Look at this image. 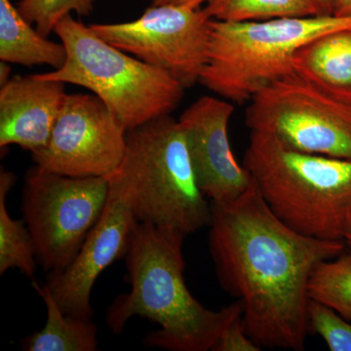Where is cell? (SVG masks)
Listing matches in <instances>:
<instances>
[{
  "instance_id": "obj_1",
  "label": "cell",
  "mask_w": 351,
  "mask_h": 351,
  "mask_svg": "<svg viewBox=\"0 0 351 351\" xmlns=\"http://www.w3.org/2000/svg\"><path fill=\"white\" fill-rule=\"evenodd\" d=\"M211 209L210 253L221 287L243 304L249 336L262 348L304 350L309 279L320 263L345 253V241L295 232L255 182L237 199L211 202Z\"/></svg>"
},
{
  "instance_id": "obj_2",
  "label": "cell",
  "mask_w": 351,
  "mask_h": 351,
  "mask_svg": "<svg viewBox=\"0 0 351 351\" xmlns=\"http://www.w3.org/2000/svg\"><path fill=\"white\" fill-rule=\"evenodd\" d=\"M171 228L137 221L125 255L131 289L108 307L106 322L121 334L134 316L159 325L144 343L169 351H210L230 323L243 314L241 301L214 311L200 304L184 280L182 245Z\"/></svg>"
},
{
  "instance_id": "obj_3",
  "label": "cell",
  "mask_w": 351,
  "mask_h": 351,
  "mask_svg": "<svg viewBox=\"0 0 351 351\" xmlns=\"http://www.w3.org/2000/svg\"><path fill=\"white\" fill-rule=\"evenodd\" d=\"M243 165L271 211L295 232L345 241L351 230V160L290 149L251 131Z\"/></svg>"
},
{
  "instance_id": "obj_4",
  "label": "cell",
  "mask_w": 351,
  "mask_h": 351,
  "mask_svg": "<svg viewBox=\"0 0 351 351\" xmlns=\"http://www.w3.org/2000/svg\"><path fill=\"white\" fill-rule=\"evenodd\" d=\"M125 156L114 176L140 223L191 234L211 223L178 119L164 115L127 132Z\"/></svg>"
},
{
  "instance_id": "obj_5",
  "label": "cell",
  "mask_w": 351,
  "mask_h": 351,
  "mask_svg": "<svg viewBox=\"0 0 351 351\" xmlns=\"http://www.w3.org/2000/svg\"><path fill=\"white\" fill-rule=\"evenodd\" d=\"M54 32L66 60L39 77L90 90L127 131L170 115L181 104L186 88L172 75L108 43L73 15L60 21Z\"/></svg>"
},
{
  "instance_id": "obj_6",
  "label": "cell",
  "mask_w": 351,
  "mask_h": 351,
  "mask_svg": "<svg viewBox=\"0 0 351 351\" xmlns=\"http://www.w3.org/2000/svg\"><path fill=\"white\" fill-rule=\"evenodd\" d=\"M351 27V17L318 15L248 22L211 21L209 60L199 83L233 103L295 73L294 56L311 39Z\"/></svg>"
},
{
  "instance_id": "obj_7",
  "label": "cell",
  "mask_w": 351,
  "mask_h": 351,
  "mask_svg": "<svg viewBox=\"0 0 351 351\" xmlns=\"http://www.w3.org/2000/svg\"><path fill=\"white\" fill-rule=\"evenodd\" d=\"M110 195V178H73L34 165L25 177L22 213L38 262L60 272L77 255Z\"/></svg>"
},
{
  "instance_id": "obj_8",
  "label": "cell",
  "mask_w": 351,
  "mask_h": 351,
  "mask_svg": "<svg viewBox=\"0 0 351 351\" xmlns=\"http://www.w3.org/2000/svg\"><path fill=\"white\" fill-rule=\"evenodd\" d=\"M251 131L270 134L290 149L351 160V105L298 73L263 88L249 101Z\"/></svg>"
},
{
  "instance_id": "obj_9",
  "label": "cell",
  "mask_w": 351,
  "mask_h": 351,
  "mask_svg": "<svg viewBox=\"0 0 351 351\" xmlns=\"http://www.w3.org/2000/svg\"><path fill=\"white\" fill-rule=\"evenodd\" d=\"M211 18L203 8L152 5L138 19L90 25L100 38L145 63L163 69L189 89L209 60Z\"/></svg>"
},
{
  "instance_id": "obj_10",
  "label": "cell",
  "mask_w": 351,
  "mask_h": 351,
  "mask_svg": "<svg viewBox=\"0 0 351 351\" xmlns=\"http://www.w3.org/2000/svg\"><path fill=\"white\" fill-rule=\"evenodd\" d=\"M127 132L96 95L68 94L47 145L32 160L69 177L110 178L125 156Z\"/></svg>"
},
{
  "instance_id": "obj_11",
  "label": "cell",
  "mask_w": 351,
  "mask_h": 351,
  "mask_svg": "<svg viewBox=\"0 0 351 351\" xmlns=\"http://www.w3.org/2000/svg\"><path fill=\"white\" fill-rule=\"evenodd\" d=\"M125 186L110 177V195L103 214L68 267L48 274L46 287L64 313L92 318V290L97 279L115 261L125 257L137 223Z\"/></svg>"
},
{
  "instance_id": "obj_12",
  "label": "cell",
  "mask_w": 351,
  "mask_h": 351,
  "mask_svg": "<svg viewBox=\"0 0 351 351\" xmlns=\"http://www.w3.org/2000/svg\"><path fill=\"white\" fill-rule=\"evenodd\" d=\"M233 112L230 101L203 96L178 119L198 186L217 204L237 199L254 184L250 172L237 162L228 140Z\"/></svg>"
},
{
  "instance_id": "obj_13",
  "label": "cell",
  "mask_w": 351,
  "mask_h": 351,
  "mask_svg": "<svg viewBox=\"0 0 351 351\" xmlns=\"http://www.w3.org/2000/svg\"><path fill=\"white\" fill-rule=\"evenodd\" d=\"M64 83L38 75H15L0 88V147L16 145L32 154L51 137L66 98Z\"/></svg>"
},
{
  "instance_id": "obj_14",
  "label": "cell",
  "mask_w": 351,
  "mask_h": 351,
  "mask_svg": "<svg viewBox=\"0 0 351 351\" xmlns=\"http://www.w3.org/2000/svg\"><path fill=\"white\" fill-rule=\"evenodd\" d=\"M294 69L302 78L351 105V27L327 32L298 49Z\"/></svg>"
},
{
  "instance_id": "obj_15",
  "label": "cell",
  "mask_w": 351,
  "mask_h": 351,
  "mask_svg": "<svg viewBox=\"0 0 351 351\" xmlns=\"http://www.w3.org/2000/svg\"><path fill=\"white\" fill-rule=\"evenodd\" d=\"M0 60L58 69L66 62V50L63 43L48 40L32 27L10 0H0Z\"/></svg>"
},
{
  "instance_id": "obj_16",
  "label": "cell",
  "mask_w": 351,
  "mask_h": 351,
  "mask_svg": "<svg viewBox=\"0 0 351 351\" xmlns=\"http://www.w3.org/2000/svg\"><path fill=\"white\" fill-rule=\"evenodd\" d=\"M47 311V320L40 331L23 341L27 351H95L98 350V327L92 318L64 313L49 289L32 282Z\"/></svg>"
},
{
  "instance_id": "obj_17",
  "label": "cell",
  "mask_w": 351,
  "mask_h": 351,
  "mask_svg": "<svg viewBox=\"0 0 351 351\" xmlns=\"http://www.w3.org/2000/svg\"><path fill=\"white\" fill-rule=\"evenodd\" d=\"M16 182L12 172L0 173V276L9 269L20 270L24 276L34 278L38 267L36 248L31 232L24 219H13L7 210L9 191Z\"/></svg>"
},
{
  "instance_id": "obj_18",
  "label": "cell",
  "mask_w": 351,
  "mask_h": 351,
  "mask_svg": "<svg viewBox=\"0 0 351 351\" xmlns=\"http://www.w3.org/2000/svg\"><path fill=\"white\" fill-rule=\"evenodd\" d=\"M212 20L248 22L322 15L313 0H208Z\"/></svg>"
},
{
  "instance_id": "obj_19",
  "label": "cell",
  "mask_w": 351,
  "mask_h": 351,
  "mask_svg": "<svg viewBox=\"0 0 351 351\" xmlns=\"http://www.w3.org/2000/svg\"><path fill=\"white\" fill-rule=\"evenodd\" d=\"M308 295L351 322V255L348 252L324 261L314 269L309 279Z\"/></svg>"
},
{
  "instance_id": "obj_20",
  "label": "cell",
  "mask_w": 351,
  "mask_h": 351,
  "mask_svg": "<svg viewBox=\"0 0 351 351\" xmlns=\"http://www.w3.org/2000/svg\"><path fill=\"white\" fill-rule=\"evenodd\" d=\"M17 8L27 22L47 38L66 16L89 15L93 11L94 0H20Z\"/></svg>"
},
{
  "instance_id": "obj_21",
  "label": "cell",
  "mask_w": 351,
  "mask_h": 351,
  "mask_svg": "<svg viewBox=\"0 0 351 351\" xmlns=\"http://www.w3.org/2000/svg\"><path fill=\"white\" fill-rule=\"evenodd\" d=\"M309 331L324 339L331 351H351V322L332 307L309 299L307 306Z\"/></svg>"
},
{
  "instance_id": "obj_22",
  "label": "cell",
  "mask_w": 351,
  "mask_h": 351,
  "mask_svg": "<svg viewBox=\"0 0 351 351\" xmlns=\"http://www.w3.org/2000/svg\"><path fill=\"white\" fill-rule=\"evenodd\" d=\"M245 329L242 315L230 323L223 332L212 351H261Z\"/></svg>"
},
{
  "instance_id": "obj_23",
  "label": "cell",
  "mask_w": 351,
  "mask_h": 351,
  "mask_svg": "<svg viewBox=\"0 0 351 351\" xmlns=\"http://www.w3.org/2000/svg\"><path fill=\"white\" fill-rule=\"evenodd\" d=\"M208 0H152V5H162V4H174L191 7V8H201Z\"/></svg>"
},
{
  "instance_id": "obj_24",
  "label": "cell",
  "mask_w": 351,
  "mask_h": 351,
  "mask_svg": "<svg viewBox=\"0 0 351 351\" xmlns=\"http://www.w3.org/2000/svg\"><path fill=\"white\" fill-rule=\"evenodd\" d=\"M332 15L351 17V0H335Z\"/></svg>"
},
{
  "instance_id": "obj_25",
  "label": "cell",
  "mask_w": 351,
  "mask_h": 351,
  "mask_svg": "<svg viewBox=\"0 0 351 351\" xmlns=\"http://www.w3.org/2000/svg\"><path fill=\"white\" fill-rule=\"evenodd\" d=\"M322 15H332L335 0H313Z\"/></svg>"
},
{
  "instance_id": "obj_26",
  "label": "cell",
  "mask_w": 351,
  "mask_h": 351,
  "mask_svg": "<svg viewBox=\"0 0 351 351\" xmlns=\"http://www.w3.org/2000/svg\"><path fill=\"white\" fill-rule=\"evenodd\" d=\"M11 73H12V68H11L10 64L1 61V64H0V86L11 80L12 77Z\"/></svg>"
},
{
  "instance_id": "obj_27",
  "label": "cell",
  "mask_w": 351,
  "mask_h": 351,
  "mask_svg": "<svg viewBox=\"0 0 351 351\" xmlns=\"http://www.w3.org/2000/svg\"><path fill=\"white\" fill-rule=\"evenodd\" d=\"M345 243L346 249H348V253L351 255V230L348 232V234H346L345 239Z\"/></svg>"
}]
</instances>
